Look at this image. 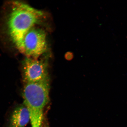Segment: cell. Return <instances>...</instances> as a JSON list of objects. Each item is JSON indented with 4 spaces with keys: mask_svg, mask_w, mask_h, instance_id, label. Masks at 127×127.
I'll use <instances>...</instances> for the list:
<instances>
[{
    "mask_svg": "<svg viewBox=\"0 0 127 127\" xmlns=\"http://www.w3.org/2000/svg\"><path fill=\"white\" fill-rule=\"evenodd\" d=\"M46 35L42 29L33 27L25 35L20 53L27 57L38 59L47 51Z\"/></svg>",
    "mask_w": 127,
    "mask_h": 127,
    "instance_id": "3",
    "label": "cell"
},
{
    "mask_svg": "<svg viewBox=\"0 0 127 127\" xmlns=\"http://www.w3.org/2000/svg\"><path fill=\"white\" fill-rule=\"evenodd\" d=\"M45 127H49L48 126H45Z\"/></svg>",
    "mask_w": 127,
    "mask_h": 127,
    "instance_id": "7",
    "label": "cell"
},
{
    "mask_svg": "<svg viewBox=\"0 0 127 127\" xmlns=\"http://www.w3.org/2000/svg\"><path fill=\"white\" fill-rule=\"evenodd\" d=\"M30 121L29 112L26 106H18L10 116L8 127H25Z\"/></svg>",
    "mask_w": 127,
    "mask_h": 127,
    "instance_id": "5",
    "label": "cell"
},
{
    "mask_svg": "<svg viewBox=\"0 0 127 127\" xmlns=\"http://www.w3.org/2000/svg\"><path fill=\"white\" fill-rule=\"evenodd\" d=\"M7 17L6 25L9 38L20 52L25 36L32 28L42 23L45 13L24 3L14 1Z\"/></svg>",
    "mask_w": 127,
    "mask_h": 127,
    "instance_id": "1",
    "label": "cell"
},
{
    "mask_svg": "<svg viewBox=\"0 0 127 127\" xmlns=\"http://www.w3.org/2000/svg\"><path fill=\"white\" fill-rule=\"evenodd\" d=\"M73 57V54L72 52H68L65 54V58L68 60H70L72 59Z\"/></svg>",
    "mask_w": 127,
    "mask_h": 127,
    "instance_id": "6",
    "label": "cell"
},
{
    "mask_svg": "<svg viewBox=\"0 0 127 127\" xmlns=\"http://www.w3.org/2000/svg\"><path fill=\"white\" fill-rule=\"evenodd\" d=\"M47 59L38 60L26 57L22 64L23 80L25 83H36L50 78Z\"/></svg>",
    "mask_w": 127,
    "mask_h": 127,
    "instance_id": "4",
    "label": "cell"
},
{
    "mask_svg": "<svg viewBox=\"0 0 127 127\" xmlns=\"http://www.w3.org/2000/svg\"><path fill=\"white\" fill-rule=\"evenodd\" d=\"M50 78L36 83H25L24 105L29 112L31 127H42L44 109L49 101Z\"/></svg>",
    "mask_w": 127,
    "mask_h": 127,
    "instance_id": "2",
    "label": "cell"
}]
</instances>
